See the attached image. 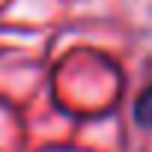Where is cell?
I'll return each instance as SVG.
<instances>
[{
    "label": "cell",
    "instance_id": "6da1fadb",
    "mask_svg": "<svg viewBox=\"0 0 152 152\" xmlns=\"http://www.w3.org/2000/svg\"><path fill=\"white\" fill-rule=\"evenodd\" d=\"M134 122L140 128H152V87L140 93V99L134 104Z\"/></svg>",
    "mask_w": 152,
    "mask_h": 152
}]
</instances>
